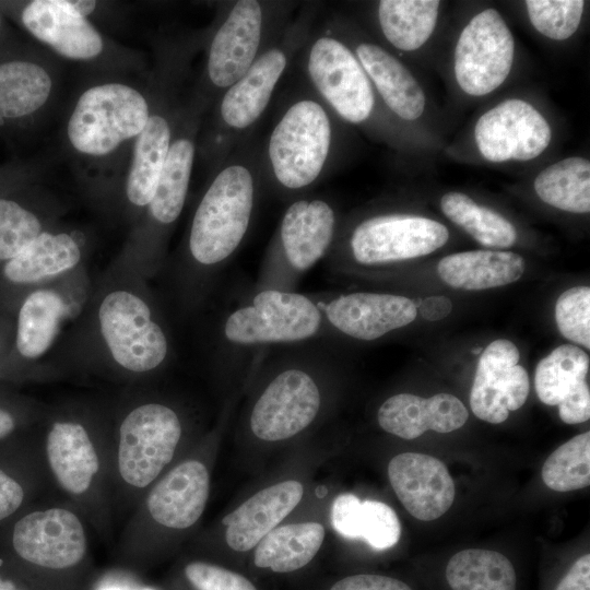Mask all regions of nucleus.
Segmentation results:
<instances>
[{
  "label": "nucleus",
  "mask_w": 590,
  "mask_h": 590,
  "mask_svg": "<svg viewBox=\"0 0 590 590\" xmlns=\"http://www.w3.org/2000/svg\"><path fill=\"white\" fill-rule=\"evenodd\" d=\"M446 578L452 590H516V573L502 553L468 548L447 564Z\"/></svg>",
  "instance_id": "37"
},
{
  "label": "nucleus",
  "mask_w": 590,
  "mask_h": 590,
  "mask_svg": "<svg viewBox=\"0 0 590 590\" xmlns=\"http://www.w3.org/2000/svg\"><path fill=\"white\" fill-rule=\"evenodd\" d=\"M92 235L85 229L59 223L43 232L1 269L11 285L32 290L59 280L86 264Z\"/></svg>",
  "instance_id": "22"
},
{
  "label": "nucleus",
  "mask_w": 590,
  "mask_h": 590,
  "mask_svg": "<svg viewBox=\"0 0 590 590\" xmlns=\"http://www.w3.org/2000/svg\"><path fill=\"white\" fill-rule=\"evenodd\" d=\"M452 310L451 300L442 295L429 296L423 299L418 306L421 316L429 321L440 320Z\"/></svg>",
  "instance_id": "47"
},
{
  "label": "nucleus",
  "mask_w": 590,
  "mask_h": 590,
  "mask_svg": "<svg viewBox=\"0 0 590 590\" xmlns=\"http://www.w3.org/2000/svg\"><path fill=\"white\" fill-rule=\"evenodd\" d=\"M444 214L486 247L508 248L517 239L514 225L497 212L475 203L461 192H448L440 201Z\"/></svg>",
  "instance_id": "39"
},
{
  "label": "nucleus",
  "mask_w": 590,
  "mask_h": 590,
  "mask_svg": "<svg viewBox=\"0 0 590 590\" xmlns=\"http://www.w3.org/2000/svg\"><path fill=\"white\" fill-rule=\"evenodd\" d=\"M473 353L480 354V353H481V347L474 349V350H473Z\"/></svg>",
  "instance_id": "50"
},
{
  "label": "nucleus",
  "mask_w": 590,
  "mask_h": 590,
  "mask_svg": "<svg viewBox=\"0 0 590 590\" xmlns=\"http://www.w3.org/2000/svg\"><path fill=\"white\" fill-rule=\"evenodd\" d=\"M42 497L56 496L47 476L38 438L37 445L16 465L0 461V523L15 519L39 503Z\"/></svg>",
  "instance_id": "35"
},
{
  "label": "nucleus",
  "mask_w": 590,
  "mask_h": 590,
  "mask_svg": "<svg viewBox=\"0 0 590 590\" xmlns=\"http://www.w3.org/2000/svg\"><path fill=\"white\" fill-rule=\"evenodd\" d=\"M555 319L563 337L590 349V287L574 286L560 294Z\"/></svg>",
  "instance_id": "42"
},
{
  "label": "nucleus",
  "mask_w": 590,
  "mask_h": 590,
  "mask_svg": "<svg viewBox=\"0 0 590 590\" xmlns=\"http://www.w3.org/2000/svg\"><path fill=\"white\" fill-rule=\"evenodd\" d=\"M518 362L519 351L507 339L495 340L483 351L470 392V405L476 417L499 424L508 418L510 411L524 404L530 382L527 370Z\"/></svg>",
  "instance_id": "24"
},
{
  "label": "nucleus",
  "mask_w": 590,
  "mask_h": 590,
  "mask_svg": "<svg viewBox=\"0 0 590 590\" xmlns=\"http://www.w3.org/2000/svg\"><path fill=\"white\" fill-rule=\"evenodd\" d=\"M331 356L324 341L284 346L266 355L261 366L267 379L248 416L256 438L271 442L290 439L318 418Z\"/></svg>",
  "instance_id": "8"
},
{
  "label": "nucleus",
  "mask_w": 590,
  "mask_h": 590,
  "mask_svg": "<svg viewBox=\"0 0 590 590\" xmlns=\"http://www.w3.org/2000/svg\"><path fill=\"white\" fill-rule=\"evenodd\" d=\"M524 272V260L518 253L498 250H474L442 258L437 266L440 279L455 288L480 291L510 284Z\"/></svg>",
  "instance_id": "32"
},
{
  "label": "nucleus",
  "mask_w": 590,
  "mask_h": 590,
  "mask_svg": "<svg viewBox=\"0 0 590 590\" xmlns=\"http://www.w3.org/2000/svg\"><path fill=\"white\" fill-rule=\"evenodd\" d=\"M175 357L165 310L150 281L113 263L94 281L88 300L52 362L123 388L149 385Z\"/></svg>",
  "instance_id": "1"
},
{
  "label": "nucleus",
  "mask_w": 590,
  "mask_h": 590,
  "mask_svg": "<svg viewBox=\"0 0 590 590\" xmlns=\"http://www.w3.org/2000/svg\"><path fill=\"white\" fill-rule=\"evenodd\" d=\"M206 111L194 90L184 97L155 193L130 228L121 251L111 262L115 266L149 281L164 270L168 240L188 198L199 131Z\"/></svg>",
  "instance_id": "6"
},
{
  "label": "nucleus",
  "mask_w": 590,
  "mask_h": 590,
  "mask_svg": "<svg viewBox=\"0 0 590 590\" xmlns=\"http://www.w3.org/2000/svg\"><path fill=\"white\" fill-rule=\"evenodd\" d=\"M449 237L441 223L411 214H377L358 222L344 245H333L326 258L329 268L344 270L380 268L426 256L442 247Z\"/></svg>",
  "instance_id": "16"
},
{
  "label": "nucleus",
  "mask_w": 590,
  "mask_h": 590,
  "mask_svg": "<svg viewBox=\"0 0 590 590\" xmlns=\"http://www.w3.org/2000/svg\"><path fill=\"white\" fill-rule=\"evenodd\" d=\"M337 225V214L328 201L294 200L269 243L252 288L295 291L304 274L330 253Z\"/></svg>",
  "instance_id": "12"
},
{
  "label": "nucleus",
  "mask_w": 590,
  "mask_h": 590,
  "mask_svg": "<svg viewBox=\"0 0 590 590\" xmlns=\"http://www.w3.org/2000/svg\"><path fill=\"white\" fill-rule=\"evenodd\" d=\"M439 3L437 0L379 1L378 20L382 34L398 49L420 48L435 28Z\"/></svg>",
  "instance_id": "36"
},
{
  "label": "nucleus",
  "mask_w": 590,
  "mask_h": 590,
  "mask_svg": "<svg viewBox=\"0 0 590 590\" xmlns=\"http://www.w3.org/2000/svg\"><path fill=\"white\" fill-rule=\"evenodd\" d=\"M303 484L295 480L266 487L222 519L226 544L234 551L253 547L299 504Z\"/></svg>",
  "instance_id": "29"
},
{
  "label": "nucleus",
  "mask_w": 590,
  "mask_h": 590,
  "mask_svg": "<svg viewBox=\"0 0 590 590\" xmlns=\"http://www.w3.org/2000/svg\"><path fill=\"white\" fill-rule=\"evenodd\" d=\"M17 17L52 55L85 66L94 74L122 75L143 67L135 51L106 37L71 0H31L22 3Z\"/></svg>",
  "instance_id": "11"
},
{
  "label": "nucleus",
  "mask_w": 590,
  "mask_h": 590,
  "mask_svg": "<svg viewBox=\"0 0 590 590\" xmlns=\"http://www.w3.org/2000/svg\"><path fill=\"white\" fill-rule=\"evenodd\" d=\"M551 128L544 117L522 99H506L486 111L475 125L481 154L489 162L528 161L550 144Z\"/></svg>",
  "instance_id": "23"
},
{
  "label": "nucleus",
  "mask_w": 590,
  "mask_h": 590,
  "mask_svg": "<svg viewBox=\"0 0 590 590\" xmlns=\"http://www.w3.org/2000/svg\"><path fill=\"white\" fill-rule=\"evenodd\" d=\"M2 25H3V21H2V16H1V14H0V31H1V28H2Z\"/></svg>",
  "instance_id": "51"
},
{
  "label": "nucleus",
  "mask_w": 590,
  "mask_h": 590,
  "mask_svg": "<svg viewBox=\"0 0 590 590\" xmlns=\"http://www.w3.org/2000/svg\"><path fill=\"white\" fill-rule=\"evenodd\" d=\"M305 36L304 21L292 25L278 42L269 44L248 71L213 104L211 130L206 137L210 156H224L234 138L261 117Z\"/></svg>",
  "instance_id": "15"
},
{
  "label": "nucleus",
  "mask_w": 590,
  "mask_h": 590,
  "mask_svg": "<svg viewBox=\"0 0 590 590\" xmlns=\"http://www.w3.org/2000/svg\"><path fill=\"white\" fill-rule=\"evenodd\" d=\"M388 476L399 500L418 520L439 518L455 500V482L445 463L433 456L399 453L388 464Z\"/></svg>",
  "instance_id": "26"
},
{
  "label": "nucleus",
  "mask_w": 590,
  "mask_h": 590,
  "mask_svg": "<svg viewBox=\"0 0 590 590\" xmlns=\"http://www.w3.org/2000/svg\"><path fill=\"white\" fill-rule=\"evenodd\" d=\"M184 573L196 590H257L243 575L209 562H190Z\"/></svg>",
  "instance_id": "43"
},
{
  "label": "nucleus",
  "mask_w": 590,
  "mask_h": 590,
  "mask_svg": "<svg viewBox=\"0 0 590 590\" xmlns=\"http://www.w3.org/2000/svg\"><path fill=\"white\" fill-rule=\"evenodd\" d=\"M555 590H590V555L578 558Z\"/></svg>",
  "instance_id": "46"
},
{
  "label": "nucleus",
  "mask_w": 590,
  "mask_h": 590,
  "mask_svg": "<svg viewBox=\"0 0 590 590\" xmlns=\"http://www.w3.org/2000/svg\"><path fill=\"white\" fill-rule=\"evenodd\" d=\"M355 56L386 105L400 118L414 120L425 107V95L410 71L387 50L370 43L355 48Z\"/></svg>",
  "instance_id": "31"
},
{
  "label": "nucleus",
  "mask_w": 590,
  "mask_h": 590,
  "mask_svg": "<svg viewBox=\"0 0 590 590\" xmlns=\"http://www.w3.org/2000/svg\"><path fill=\"white\" fill-rule=\"evenodd\" d=\"M544 484L556 492H570L590 484V433L573 437L559 446L542 467Z\"/></svg>",
  "instance_id": "40"
},
{
  "label": "nucleus",
  "mask_w": 590,
  "mask_h": 590,
  "mask_svg": "<svg viewBox=\"0 0 590 590\" xmlns=\"http://www.w3.org/2000/svg\"><path fill=\"white\" fill-rule=\"evenodd\" d=\"M47 404L31 401L21 406L0 404V442L16 435L24 427L32 428L40 421Z\"/></svg>",
  "instance_id": "44"
},
{
  "label": "nucleus",
  "mask_w": 590,
  "mask_h": 590,
  "mask_svg": "<svg viewBox=\"0 0 590 590\" xmlns=\"http://www.w3.org/2000/svg\"><path fill=\"white\" fill-rule=\"evenodd\" d=\"M323 539L324 528L319 522L276 527L256 545L255 565L275 573L297 570L315 557Z\"/></svg>",
  "instance_id": "34"
},
{
  "label": "nucleus",
  "mask_w": 590,
  "mask_h": 590,
  "mask_svg": "<svg viewBox=\"0 0 590 590\" xmlns=\"http://www.w3.org/2000/svg\"><path fill=\"white\" fill-rule=\"evenodd\" d=\"M330 590H412L406 583L380 575H354L335 582Z\"/></svg>",
  "instance_id": "45"
},
{
  "label": "nucleus",
  "mask_w": 590,
  "mask_h": 590,
  "mask_svg": "<svg viewBox=\"0 0 590 590\" xmlns=\"http://www.w3.org/2000/svg\"><path fill=\"white\" fill-rule=\"evenodd\" d=\"M305 61L314 88L342 119L361 123L370 116L375 104L370 81L345 44L330 35L317 36Z\"/></svg>",
  "instance_id": "19"
},
{
  "label": "nucleus",
  "mask_w": 590,
  "mask_h": 590,
  "mask_svg": "<svg viewBox=\"0 0 590 590\" xmlns=\"http://www.w3.org/2000/svg\"><path fill=\"white\" fill-rule=\"evenodd\" d=\"M469 417L463 403L449 393L422 398L411 393L393 394L377 411L379 426L403 439H414L426 430L446 434L462 427Z\"/></svg>",
  "instance_id": "28"
},
{
  "label": "nucleus",
  "mask_w": 590,
  "mask_h": 590,
  "mask_svg": "<svg viewBox=\"0 0 590 590\" xmlns=\"http://www.w3.org/2000/svg\"><path fill=\"white\" fill-rule=\"evenodd\" d=\"M104 75L85 84L63 123V146L91 201L118 210L133 143L150 116L149 75L143 86Z\"/></svg>",
  "instance_id": "3"
},
{
  "label": "nucleus",
  "mask_w": 590,
  "mask_h": 590,
  "mask_svg": "<svg viewBox=\"0 0 590 590\" xmlns=\"http://www.w3.org/2000/svg\"><path fill=\"white\" fill-rule=\"evenodd\" d=\"M88 529L74 507L49 497L12 520L7 541L21 563L48 575L68 574L88 559Z\"/></svg>",
  "instance_id": "13"
},
{
  "label": "nucleus",
  "mask_w": 590,
  "mask_h": 590,
  "mask_svg": "<svg viewBox=\"0 0 590 590\" xmlns=\"http://www.w3.org/2000/svg\"><path fill=\"white\" fill-rule=\"evenodd\" d=\"M515 52L514 37L494 9L477 13L463 28L455 50V74L469 95L482 96L508 76Z\"/></svg>",
  "instance_id": "21"
},
{
  "label": "nucleus",
  "mask_w": 590,
  "mask_h": 590,
  "mask_svg": "<svg viewBox=\"0 0 590 590\" xmlns=\"http://www.w3.org/2000/svg\"><path fill=\"white\" fill-rule=\"evenodd\" d=\"M269 22L268 4L240 0L210 33L205 61L194 87L208 110L269 45Z\"/></svg>",
  "instance_id": "17"
},
{
  "label": "nucleus",
  "mask_w": 590,
  "mask_h": 590,
  "mask_svg": "<svg viewBox=\"0 0 590 590\" xmlns=\"http://www.w3.org/2000/svg\"><path fill=\"white\" fill-rule=\"evenodd\" d=\"M539 198L559 210L573 213L590 211V163L568 157L543 169L534 180Z\"/></svg>",
  "instance_id": "38"
},
{
  "label": "nucleus",
  "mask_w": 590,
  "mask_h": 590,
  "mask_svg": "<svg viewBox=\"0 0 590 590\" xmlns=\"http://www.w3.org/2000/svg\"><path fill=\"white\" fill-rule=\"evenodd\" d=\"M37 428L54 495L74 507L102 541L113 542L111 401L74 397L47 403Z\"/></svg>",
  "instance_id": "2"
},
{
  "label": "nucleus",
  "mask_w": 590,
  "mask_h": 590,
  "mask_svg": "<svg viewBox=\"0 0 590 590\" xmlns=\"http://www.w3.org/2000/svg\"><path fill=\"white\" fill-rule=\"evenodd\" d=\"M588 371V354L571 344L557 346L536 366L534 386L540 401L557 405L566 424H579L590 417Z\"/></svg>",
  "instance_id": "27"
},
{
  "label": "nucleus",
  "mask_w": 590,
  "mask_h": 590,
  "mask_svg": "<svg viewBox=\"0 0 590 590\" xmlns=\"http://www.w3.org/2000/svg\"><path fill=\"white\" fill-rule=\"evenodd\" d=\"M93 283L85 264L23 296L14 337V349L21 361L26 365L42 364L38 361L57 345L66 326L81 315Z\"/></svg>",
  "instance_id": "18"
},
{
  "label": "nucleus",
  "mask_w": 590,
  "mask_h": 590,
  "mask_svg": "<svg viewBox=\"0 0 590 590\" xmlns=\"http://www.w3.org/2000/svg\"><path fill=\"white\" fill-rule=\"evenodd\" d=\"M258 173L247 157L222 164L202 192L169 266V286L180 314L197 311L243 245L259 193Z\"/></svg>",
  "instance_id": "4"
},
{
  "label": "nucleus",
  "mask_w": 590,
  "mask_h": 590,
  "mask_svg": "<svg viewBox=\"0 0 590 590\" xmlns=\"http://www.w3.org/2000/svg\"><path fill=\"white\" fill-rule=\"evenodd\" d=\"M324 322V340L334 334L357 341H376L417 316L414 300L377 292L312 293Z\"/></svg>",
  "instance_id": "20"
},
{
  "label": "nucleus",
  "mask_w": 590,
  "mask_h": 590,
  "mask_svg": "<svg viewBox=\"0 0 590 590\" xmlns=\"http://www.w3.org/2000/svg\"><path fill=\"white\" fill-rule=\"evenodd\" d=\"M67 204L48 188L24 197L0 196V263L14 258L43 232L61 223Z\"/></svg>",
  "instance_id": "30"
},
{
  "label": "nucleus",
  "mask_w": 590,
  "mask_h": 590,
  "mask_svg": "<svg viewBox=\"0 0 590 590\" xmlns=\"http://www.w3.org/2000/svg\"><path fill=\"white\" fill-rule=\"evenodd\" d=\"M192 45L161 47L157 64L149 74L151 109L135 139L126 170L118 213L131 227L151 202L164 167L178 108L186 95Z\"/></svg>",
  "instance_id": "9"
},
{
  "label": "nucleus",
  "mask_w": 590,
  "mask_h": 590,
  "mask_svg": "<svg viewBox=\"0 0 590 590\" xmlns=\"http://www.w3.org/2000/svg\"><path fill=\"white\" fill-rule=\"evenodd\" d=\"M210 494L208 465L197 457L180 460L142 496L117 539L126 560L144 559L167 535L189 531L203 515Z\"/></svg>",
  "instance_id": "10"
},
{
  "label": "nucleus",
  "mask_w": 590,
  "mask_h": 590,
  "mask_svg": "<svg viewBox=\"0 0 590 590\" xmlns=\"http://www.w3.org/2000/svg\"><path fill=\"white\" fill-rule=\"evenodd\" d=\"M532 25L544 36L564 40L578 28L585 8L582 0H527Z\"/></svg>",
  "instance_id": "41"
},
{
  "label": "nucleus",
  "mask_w": 590,
  "mask_h": 590,
  "mask_svg": "<svg viewBox=\"0 0 590 590\" xmlns=\"http://www.w3.org/2000/svg\"><path fill=\"white\" fill-rule=\"evenodd\" d=\"M3 376H4V373L2 370V366H1V363H0V379L3 378Z\"/></svg>",
  "instance_id": "49"
},
{
  "label": "nucleus",
  "mask_w": 590,
  "mask_h": 590,
  "mask_svg": "<svg viewBox=\"0 0 590 590\" xmlns=\"http://www.w3.org/2000/svg\"><path fill=\"white\" fill-rule=\"evenodd\" d=\"M315 341H324V322L312 293L251 288L220 317L212 357L255 368L275 349Z\"/></svg>",
  "instance_id": "7"
},
{
  "label": "nucleus",
  "mask_w": 590,
  "mask_h": 590,
  "mask_svg": "<svg viewBox=\"0 0 590 590\" xmlns=\"http://www.w3.org/2000/svg\"><path fill=\"white\" fill-rule=\"evenodd\" d=\"M331 522L341 535L362 538L377 550L396 545L401 536L399 518L390 506L378 500L361 502L350 493L333 500Z\"/></svg>",
  "instance_id": "33"
},
{
  "label": "nucleus",
  "mask_w": 590,
  "mask_h": 590,
  "mask_svg": "<svg viewBox=\"0 0 590 590\" xmlns=\"http://www.w3.org/2000/svg\"><path fill=\"white\" fill-rule=\"evenodd\" d=\"M0 590H21L16 583L10 579H7L0 575Z\"/></svg>",
  "instance_id": "48"
},
{
  "label": "nucleus",
  "mask_w": 590,
  "mask_h": 590,
  "mask_svg": "<svg viewBox=\"0 0 590 590\" xmlns=\"http://www.w3.org/2000/svg\"><path fill=\"white\" fill-rule=\"evenodd\" d=\"M50 56L0 61V127L33 122L48 114L60 88L59 68Z\"/></svg>",
  "instance_id": "25"
},
{
  "label": "nucleus",
  "mask_w": 590,
  "mask_h": 590,
  "mask_svg": "<svg viewBox=\"0 0 590 590\" xmlns=\"http://www.w3.org/2000/svg\"><path fill=\"white\" fill-rule=\"evenodd\" d=\"M332 123L322 103L293 102L272 129L267 162L275 187L286 194L304 191L321 177L330 156Z\"/></svg>",
  "instance_id": "14"
},
{
  "label": "nucleus",
  "mask_w": 590,
  "mask_h": 590,
  "mask_svg": "<svg viewBox=\"0 0 590 590\" xmlns=\"http://www.w3.org/2000/svg\"><path fill=\"white\" fill-rule=\"evenodd\" d=\"M149 385L123 388L111 400L116 522L126 520L145 492L176 464L175 457L186 438L182 410L150 390Z\"/></svg>",
  "instance_id": "5"
}]
</instances>
